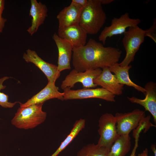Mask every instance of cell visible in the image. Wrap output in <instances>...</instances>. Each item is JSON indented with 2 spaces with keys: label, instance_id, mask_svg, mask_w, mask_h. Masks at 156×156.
I'll return each instance as SVG.
<instances>
[{
  "label": "cell",
  "instance_id": "6da1fadb",
  "mask_svg": "<svg viewBox=\"0 0 156 156\" xmlns=\"http://www.w3.org/2000/svg\"><path fill=\"white\" fill-rule=\"evenodd\" d=\"M122 53L118 48L105 47L103 44L90 38L85 45L73 48V65L79 72L109 67L118 63Z\"/></svg>",
  "mask_w": 156,
  "mask_h": 156
},
{
  "label": "cell",
  "instance_id": "7a4b0ae2",
  "mask_svg": "<svg viewBox=\"0 0 156 156\" xmlns=\"http://www.w3.org/2000/svg\"><path fill=\"white\" fill-rule=\"evenodd\" d=\"M106 19L100 0H88L82 11L79 24L87 34L94 35L100 31Z\"/></svg>",
  "mask_w": 156,
  "mask_h": 156
},
{
  "label": "cell",
  "instance_id": "3957f363",
  "mask_svg": "<svg viewBox=\"0 0 156 156\" xmlns=\"http://www.w3.org/2000/svg\"><path fill=\"white\" fill-rule=\"evenodd\" d=\"M43 103L20 107L11 120L16 127L25 130L33 129L43 122L47 114L42 110Z\"/></svg>",
  "mask_w": 156,
  "mask_h": 156
},
{
  "label": "cell",
  "instance_id": "277c9868",
  "mask_svg": "<svg viewBox=\"0 0 156 156\" xmlns=\"http://www.w3.org/2000/svg\"><path fill=\"white\" fill-rule=\"evenodd\" d=\"M122 42L126 51V55L119 65L121 66L129 65L134 60L136 53L144 40L145 31L138 26L129 27L123 33Z\"/></svg>",
  "mask_w": 156,
  "mask_h": 156
},
{
  "label": "cell",
  "instance_id": "5b68a950",
  "mask_svg": "<svg viewBox=\"0 0 156 156\" xmlns=\"http://www.w3.org/2000/svg\"><path fill=\"white\" fill-rule=\"evenodd\" d=\"M98 132L100 136L97 144L103 147L109 152L113 144L119 136L116 129V122L114 116L106 113L99 120Z\"/></svg>",
  "mask_w": 156,
  "mask_h": 156
},
{
  "label": "cell",
  "instance_id": "8992f818",
  "mask_svg": "<svg viewBox=\"0 0 156 156\" xmlns=\"http://www.w3.org/2000/svg\"><path fill=\"white\" fill-rule=\"evenodd\" d=\"M102 71L100 68L89 69L83 72H78L74 69L62 81L61 88L63 90L66 88L71 89L74 87L75 83L79 82L82 83L83 88H94L97 86L94 83L93 80Z\"/></svg>",
  "mask_w": 156,
  "mask_h": 156
},
{
  "label": "cell",
  "instance_id": "52a82bcc",
  "mask_svg": "<svg viewBox=\"0 0 156 156\" xmlns=\"http://www.w3.org/2000/svg\"><path fill=\"white\" fill-rule=\"evenodd\" d=\"M141 22L138 18H131L127 12L118 18H114L112 20L111 25L105 27L99 37V41L104 45L108 38L124 33L127 28L138 26Z\"/></svg>",
  "mask_w": 156,
  "mask_h": 156
},
{
  "label": "cell",
  "instance_id": "ba28073f",
  "mask_svg": "<svg viewBox=\"0 0 156 156\" xmlns=\"http://www.w3.org/2000/svg\"><path fill=\"white\" fill-rule=\"evenodd\" d=\"M114 116L117 132L119 135H122L129 134L135 129L146 115L145 111L137 109L127 113H117Z\"/></svg>",
  "mask_w": 156,
  "mask_h": 156
},
{
  "label": "cell",
  "instance_id": "9c48e42d",
  "mask_svg": "<svg viewBox=\"0 0 156 156\" xmlns=\"http://www.w3.org/2000/svg\"><path fill=\"white\" fill-rule=\"evenodd\" d=\"M63 90L64 100L96 98L107 101H115V96L102 88L94 89L83 88L76 90L66 88Z\"/></svg>",
  "mask_w": 156,
  "mask_h": 156
},
{
  "label": "cell",
  "instance_id": "30bf717a",
  "mask_svg": "<svg viewBox=\"0 0 156 156\" xmlns=\"http://www.w3.org/2000/svg\"><path fill=\"white\" fill-rule=\"evenodd\" d=\"M23 57L25 62L34 64L47 77L48 82L55 83L60 75L57 66L44 61L34 51L27 49L24 53Z\"/></svg>",
  "mask_w": 156,
  "mask_h": 156
},
{
  "label": "cell",
  "instance_id": "8fae6325",
  "mask_svg": "<svg viewBox=\"0 0 156 156\" xmlns=\"http://www.w3.org/2000/svg\"><path fill=\"white\" fill-rule=\"evenodd\" d=\"M87 35L86 31L79 24L58 29L57 34L60 37L68 42L73 48L85 45Z\"/></svg>",
  "mask_w": 156,
  "mask_h": 156
},
{
  "label": "cell",
  "instance_id": "7c38bea8",
  "mask_svg": "<svg viewBox=\"0 0 156 156\" xmlns=\"http://www.w3.org/2000/svg\"><path fill=\"white\" fill-rule=\"evenodd\" d=\"M83 8L80 5L72 2L69 6L64 8L57 16L58 29L79 24Z\"/></svg>",
  "mask_w": 156,
  "mask_h": 156
},
{
  "label": "cell",
  "instance_id": "4fadbf2b",
  "mask_svg": "<svg viewBox=\"0 0 156 156\" xmlns=\"http://www.w3.org/2000/svg\"><path fill=\"white\" fill-rule=\"evenodd\" d=\"M145 97L144 99H138L135 96L127 97L131 102L142 106L146 111H148L152 115L153 121L156 123V84L150 81L145 86Z\"/></svg>",
  "mask_w": 156,
  "mask_h": 156
},
{
  "label": "cell",
  "instance_id": "5bb4252c",
  "mask_svg": "<svg viewBox=\"0 0 156 156\" xmlns=\"http://www.w3.org/2000/svg\"><path fill=\"white\" fill-rule=\"evenodd\" d=\"M52 39L55 41L58 50V71L60 73L64 70L70 69L73 46L68 42L60 37L56 33L53 35Z\"/></svg>",
  "mask_w": 156,
  "mask_h": 156
},
{
  "label": "cell",
  "instance_id": "9a60e30c",
  "mask_svg": "<svg viewBox=\"0 0 156 156\" xmlns=\"http://www.w3.org/2000/svg\"><path fill=\"white\" fill-rule=\"evenodd\" d=\"M93 82L97 86H101L115 96L121 94L124 89V85L119 83L115 75L107 67L102 68V72Z\"/></svg>",
  "mask_w": 156,
  "mask_h": 156
},
{
  "label": "cell",
  "instance_id": "2e32d148",
  "mask_svg": "<svg viewBox=\"0 0 156 156\" xmlns=\"http://www.w3.org/2000/svg\"><path fill=\"white\" fill-rule=\"evenodd\" d=\"M57 99L64 100L63 93L59 91V88L55 83L48 82L46 86L38 93L33 96L25 103H19L20 107H25L31 105L43 103L47 100Z\"/></svg>",
  "mask_w": 156,
  "mask_h": 156
},
{
  "label": "cell",
  "instance_id": "e0dca14e",
  "mask_svg": "<svg viewBox=\"0 0 156 156\" xmlns=\"http://www.w3.org/2000/svg\"><path fill=\"white\" fill-rule=\"evenodd\" d=\"M30 1L31 5L29 15L32 17L31 25L27 31L32 36L44 23L48 16V9L45 4L38 2L36 0H31Z\"/></svg>",
  "mask_w": 156,
  "mask_h": 156
},
{
  "label": "cell",
  "instance_id": "ac0fdd59",
  "mask_svg": "<svg viewBox=\"0 0 156 156\" xmlns=\"http://www.w3.org/2000/svg\"><path fill=\"white\" fill-rule=\"evenodd\" d=\"M131 67V65L121 66L117 63L109 67V68L110 71L114 73L119 83L133 87L145 95L146 90L144 88L135 84L130 79L129 71Z\"/></svg>",
  "mask_w": 156,
  "mask_h": 156
},
{
  "label": "cell",
  "instance_id": "d6986e66",
  "mask_svg": "<svg viewBox=\"0 0 156 156\" xmlns=\"http://www.w3.org/2000/svg\"><path fill=\"white\" fill-rule=\"evenodd\" d=\"M129 134L119 135L112 145L107 156H125L131 147Z\"/></svg>",
  "mask_w": 156,
  "mask_h": 156
},
{
  "label": "cell",
  "instance_id": "ffe728a7",
  "mask_svg": "<svg viewBox=\"0 0 156 156\" xmlns=\"http://www.w3.org/2000/svg\"><path fill=\"white\" fill-rule=\"evenodd\" d=\"M85 125V119H80L77 120L74 124L69 134L62 142L58 148L51 156H57L71 142L79 132L84 128Z\"/></svg>",
  "mask_w": 156,
  "mask_h": 156
},
{
  "label": "cell",
  "instance_id": "44dd1931",
  "mask_svg": "<svg viewBox=\"0 0 156 156\" xmlns=\"http://www.w3.org/2000/svg\"><path fill=\"white\" fill-rule=\"evenodd\" d=\"M109 151L97 144H90L83 147L76 156H107Z\"/></svg>",
  "mask_w": 156,
  "mask_h": 156
},
{
  "label": "cell",
  "instance_id": "7402d4cb",
  "mask_svg": "<svg viewBox=\"0 0 156 156\" xmlns=\"http://www.w3.org/2000/svg\"><path fill=\"white\" fill-rule=\"evenodd\" d=\"M9 77L5 76L0 78V106L4 108H12L17 103H20L19 101L11 103L9 101V96L1 92L2 90L6 87L5 86L3 85L4 82L9 78Z\"/></svg>",
  "mask_w": 156,
  "mask_h": 156
},
{
  "label": "cell",
  "instance_id": "603a6c76",
  "mask_svg": "<svg viewBox=\"0 0 156 156\" xmlns=\"http://www.w3.org/2000/svg\"><path fill=\"white\" fill-rule=\"evenodd\" d=\"M145 36H147L156 43V19L155 18L152 25L149 28L145 30Z\"/></svg>",
  "mask_w": 156,
  "mask_h": 156
},
{
  "label": "cell",
  "instance_id": "cb8c5ba5",
  "mask_svg": "<svg viewBox=\"0 0 156 156\" xmlns=\"http://www.w3.org/2000/svg\"><path fill=\"white\" fill-rule=\"evenodd\" d=\"M139 133L136 134L133 137L135 139V144L130 156H135V153L138 146V142L140 136Z\"/></svg>",
  "mask_w": 156,
  "mask_h": 156
},
{
  "label": "cell",
  "instance_id": "d4e9b609",
  "mask_svg": "<svg viewBox=\"0 0 156 156\" xmlns=\"http://www.w3.org/2000/svg\"><path fill=\"white\" fill-rule=\"evenodd\" d=\"M71 2L78 4L84 8L87 4L88 0H72Z\"/></svg>",
  "mask_w": 156,
  "mask_h": 156
},
{
  "label": "cell",
  "instance_id": "484cf974",
  "mask_svg": "<svg viewBox=\"0 0 156 156\" xmlns=\"http://www.w3.org/2000/svg\"><path fill=\"white\" fill-rule=\"evenodd\" d=\"M7 19L3 17L0 18V34H1L4 27Z\"/></svg>",
  "mask_w": 156,
  "mask_h": 156
},
{
  "label": "cell",
  "instance_id": "4316f807",
  "mask_svg": "<svg viewBox=\"0 0 156 156\" xmlns=\"http://www.w3.org/2000/svg\"><path fill=\"white\" fill-rule=\"evenodd\" d=\"M5 1L0 0V18L2 17V14L4 9Z\"/></svg>",
  "mask_w": 156,
  "mask_h": 156
},
{
  "label": "cell",
  "instance_id": "83f0119b",
  "mask_svg": "<svg viewBox=\"0 0 156 156\" xmlns=\"http://www.w3.org/2000/svg\"><path fill=\"white\" fill-rule=\"evenodd\" d=\"M148 150L147 148H145L141 153L139 154L138 156H148Z\"/></svg>",
  "mask_w": 156,
  "mask_h": 156
},
{
  "label": "cell",
  "instance_id": "f1b7e54d",
  "mask_svg": "<svg viewBox=\"0 0 156 156\" xmlns=\"http://www.w3.org/2000/svg\"><path fill=\"white\" fill-rule=\"evenodd\" d=\"M113 0H100L101 3L102 5H106L109 4L113 1Z\"/></svg>",
  "mask_w": 156,
  "mask_h": 156
},
{
  "label": "cell",
  "instance_id": "f546056e",
  "mask_svg": "<svg viewBox=\"0 0 156 156\" xmlns=\"http://www.w3.org/2000/svg\"><path fill=\"white\" fill-rule=\"evenodd\" d=\"M151 148L152 151L154 153V156H156V145L155 144L152 145L151 146Z\"/></svg>",
  "mask_w": 156,
  "mask_h": 156
}]
</instances>
